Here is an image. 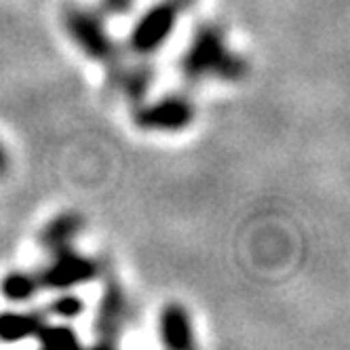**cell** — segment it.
Instances as JSON below:
<instances>
[{
    "label": "cell",
    "instance_id": "obj_1",
    "mask_svg": "<svg viewBox=\"0 0 350 350\" xmlns=\"http://www.w3.org/2000/svg\"><path fill=\"white\" fill-rule=\"evenodd\" d=\"M180 74L190 83H243L252 64L230 44L226 32L215 23H201L180 55Z\"/></svg>",
    "mask_w": 350,
    "mask_h": 350
},
{
    "label": "cell",
    "instance_id": "obj_2",
    "mask_svg": "<svg viewBox=\"0 0 350 350\" xmlns=\"http://www.w3.org/2000/svg\"><path fill=\"white\" fill-rule=\"evenodd\" d=\"M64 34L79 51L95 62L110 66L120 57V46L112 36L106 15L85 5H70L62 11Z\"/></svg>",
    "mask_w": 350,
    "mask_h": 350
},
{
    "label": "cell",
    "instance_id": "obj_3",
    "mask_svg": "<svg viewBox=\"0 0 350 350\" xmlns=\"http://www.w3.org/2000/svg\"><path fill=\"white\" fill-rule=\"evenodd\" d=\"M190 0H157L142 11L127 36V49L133 57H154L167 46L178 30Z\"/></svg>",
    "mask_w": 350,
    "mask_h": 350
},
{
    "label": "cell",
    "instance_id": "obj_4",
    "mask_svg": "<svg viewBox=\"0 0 350 350\" xmlns=\"http://www.w3.org/2000/svg\"><path fill=\"white\" fill-rule=\"evenodd\" d=\"M198 108L194 99L186 93L169 91L157 97H146L144 102L133 106L131 122L133 127L144 133L173 135L190 129L196 122Z\"/></svg>",
    "mask_w": 350,
    "mask_h": 350
},
{
    "label": "cell",
    "instance_id": "obj_5",
    "mask_svg": "<svg viewBox=\"0 0 350 350\" xmlns=\"http://www.w3.org/2000/svg\"><path fill=\"white\" fill-rule=\"evenodd\" d=\"M42 291H70L93 283L102 277V264L81 249L66 247L59 252L46 254V262L36 270Z\"/></svg>",
    "mask_w": 350,
    "mask_h": 350
},
{
    "label": "cell",
    "instance_id": "obj_6",
    "mask_svg": "<svg viewBox=\"0 0 350 350\" xmlns=\"http://www.w3.org/2000/svg\"><path fill=\"white\" fill-rule=\"evenodd\" d=\"M131 319V299L127 289L116 277L104 281L102 293L97 299L95 319H93V336L95 346L99 348H116L124 336Z\"/></svg>",
    "mask_w": 350,
    "mask_h": 350
},
{
    "label": "cell",
    "instance_id": "obj_7",
    "mask_svg": "<svg viewBox=\"0 0 350 350\" xmlns=\"http://www.w3.org/2000/svg\"><path fill=\"white\" fill-rule=\"evenodd\" d=\"M108 68V83L112 91L133 106L144 102L157 83V70L146 57H135V62H120L118 57Z\"/></svg>",
    "mask_w": 350,
    "mask_h": 350
},
{
    "label": "cell",
    "instance_id": "obj_8",
    "mask_svg": "<svg viewBox=\"0 0 350 350\" xmlns=\"http://www.w3.org/2000/svg\"><path fill=\"white\" fill-rule=\"evenodd\" d=\"M159 342L169 350H190L196 346V332L190 310L182 302H167L157 317Z\"/></svg>",
    "mask_w": 350,
    "mask_h": 350
},
{
    "label": "cell",
    "instance_id": "obj_9",
    "mask_svg": "<svg viewBox=\"0 0 350 350\" xmlns=\"http://www.w3.org/2000/svg\"><path fill=\"white\" fill-rule=\"evenodd\" d=\"M85 215L79 211H59L53 217H49L38 232V245L44 254H53L66 247H74L79 237L85 232Z\"/></svg>",
    "mask_w": 350,
    "mask_h": 350
},
{
    "label": "cell",
    "instance_id": "obj_10",
    "mask_svg": "<svg viewBox=\"0 0 350 350\" xmlns=\"http://www.w3.org/2000/svg\"><path fill=\"white\" fill-rule=\"evenodd\" d=\"M44 319L46 312L42 308L11 306L0 310V342L19 344L26 340H34Z\"/></svg>",
    "mask_w": 350,
    "mask_h": 350
},
{
    "label": "cell",
    "instance_id": "obj_11",
    "mask_svg": "<svg viewBox=\"0 0 350 350\" xmlns=\"http://www.w3.org/2000/svg\"><path fill=\"white\" fill-rule=\"evenodd\" d=\"M42 291L40 279L36 270L15 268L3 274L0 279V295H3L11 306H26Z\"/></svg>",
    "mask_w": 350,
    "mask_h": 350
},
{
    "label": "cell",
    "instance_id": "obj_12",
    "mask_svg": "<svg viewBox=\"0 0 350 350\" xmlns=\"http://www.w3.org/2000/svg\"><path fill=\"white\" fill-rule=\"evenodd\" d=\"M34 340L40 348H46V350H68V348L83 346V340L72 323L57 321V319L53 321L49 317L40 325V329Z\"/></svg>",
    "mask_w": 350,
    "mask_h": 350
},
{
    "label": "cell",
    "instance_id": "obj_13",
    "mask_svg": "<svg viewBox=\"0 0 350 350\" xmlns=\"http://www.w3.org/2000/svg\"><path fill=\"white\" fill-rule=\"evenodd\" d=\"M49 319H57V321H77L79 317L85 314L87 310V304L83 295L77 293V289H70V291H55L53 299L49 302L44 308Z\"/></svg>",
    "mask_w": 350,
    "mask_h": 350
},
{
    "label": "cell",
    "instance_id": "obj_14",
    "mask_svg": "<svg viewBox=\"0 0 350 350\" xmlns=\"http://www.w3.org/2000/svg\"><path fill=\"white\" fill-rule=\"evenodd\" d=\"M137 5V0H99V11L106 17H124Z\"/></svg>",
    "mask_w": 350,
    "mask_h": 350
},
{
    "label": "cell",
    "instance_id": "obj_15",
    "mask_svg": "<svg viewBox=\"0 0 350 350\" xmlns=\"http://www.w3.org/2000/svg\"><path fill=\"white\" fill-rule=\"evenodd\" d=\"M11 169V154L7 150V144L3 142V137H0V178Z\"/></svg>",
    "mask_w": 350,
    "mask_h": 350
}]
</instances>
